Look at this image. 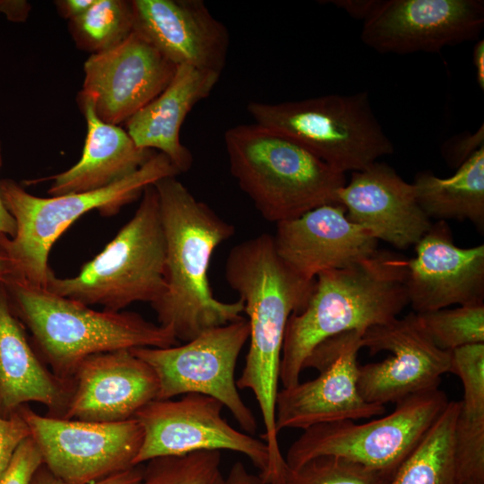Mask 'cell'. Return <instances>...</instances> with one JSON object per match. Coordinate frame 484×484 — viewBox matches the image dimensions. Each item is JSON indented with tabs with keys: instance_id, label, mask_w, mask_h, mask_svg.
Listing matches in <instances>:
<instances>
[{
	"instance_id": "obj_35",
	"label": "cell",
	"mask_w": 484,
	"mask_h": 484,
	"mask_svg": "<svg viewBox=\"0 0 484 484\" xmlns=\"http://www.w3.org/2000/svg\"><path fill=\"white\" fill-rule=\"evenodd\" d=\"M143 466L136 465L101 480L89 484H138L142 479ZM30 484H70L56 477L43 463L33 474Z\"/></svg>"
},
{
	"instance_id": "obj_19",
	"label": "cell",
	"mask_w": 484,
	"mask_h": 484,
	"mask_svg": "<svg viewBox=\"0 0 484 484\" xmlns=\"http://www.w3.org/2000/svg\"><path fill=\"white\" fill-rule=\"evenodd\" d=\"M272 238L282 263L308 281L322 272L361 262L378 250V241L350 221L340 203L324 204L277 223Z\"/></svg>"
},
{
	"instance_id": "obj_22",
	"label": "cell",
	"mask_w": 484,
	"mask_h": 484,
	"mask_svg": "<svg viewBox=\"0 0 484 484\" xmlns=\"http://www.w3.org/2000/svg\"><path fill=\"white\" fill-rule=\"evenodd\" d=\"M73 391V381L56 376L40 359L0 282V416L37 402L48 409L47 415L64 418Z\"/></svg>"
},
{
	"instance_id": "obj_29",
	"label": "cell",
	"mask_w": 484,
	"mask_h": 484,
	"mask_svg": "<svg viewBox=\"0 0 484 484\" xmlns=\"http://www.w3.org/2000/svg\"><path fill=\"white\" fill-rule=\"evenodd\" d=\"M417 315L440 350L452 351L462 346L484 343V304L446 307Z\"/></svg>"
},
{
	"instance_id": "obj_1",
	"label": "cell",
	"mask_w": 484,
	"mask_h": 484,
	"mask_svg": "<svg viewBox=\"0 0 484 484\" xmlns=\"http://www.w3.org/2000/svg\"><path fill=\"white\" fill-rule=\"evenodd\" d=\"M229 285L244 303L249 324V350L238 389L250 390L259 407L269 451L264 478L272 480L284 470L275 424V403L283 340L288 320L301 312L314 289L291 272L278 256L272 236L263 233L235 246L225 264Z\"/></svg>"
},
{
	"instance_id": "obj_11",
	"label": "cell",
	"mask_w": 484,
	"mask_h": 484,
	"mask_svg": "<svg viewBox=\"0 0 484 484\" xmlns=\"http://www.w3.org/2000/svg\"><path fill=\"white\" fill-rule=\"evenodd\" d=\"M18 411L43 464L67 483H92L135 466L143 436L135 418L104 423L43 416L29 404Z\"/></svg>"
},
{
	"instance_id": "obj_7",
	"label": "cell",
	"mask_w": 484,
	"mask_h": 484,
	"mask_svg": "<svg viewBox=\"0 0 484 484\" xmlns=\"http://www.w3.org/2000/svg\"><path fill=\"white\" fill-rule=\"evenodd\" d=\"M166 239L159 195L153 185L103 250L73 277L48 281L47 290L87 306L119 312L134 302H155L164 292Z\"/></svg>"
},
{
	"instance_id": "obj_32",
	"label": "cell",
	"mask_w": 484,
	"mask_h": 484,
	"mask_svg": "<svg viewBox=\"0 0 484 484\" xmlns=\"http://www.w3.org/2000/svg\"><path fill=\"white\" fill-rule=\"evenodd\" d=\"M450 354V373L461 379L463 387L461 411L484 416V343L462 346Z\"/></svg>"
},
{
	"instance_id": "obj_5",
	"label": "cell",
	"mask_w": 484,
	"mask_h": 484,
	"mask_svg": "<svg viewBox=\"0 0 484 484\" xmlns=\"http://www.w3.org/2000/svg\"><path fill=\"white\" fill-rule=\"evenodd\" d=\"M224 143L232 176L266 220L277 224L338 203L345 174L286 136L243 124L228 129Z\"/></svg>"
},
{
	"instance_id": "obj_25",
	"label": "cell",
	"mask_w": 484,
	"mask_h": 484,
	"mask_svg": "<svg viewBox=\"0 0 484 484\" xmlns=\"http://www.w3.org/2000/svg\"><path fill=\"white\" fill-rule=\"evenodd\" d=\"M426 215L438 220H470L484 228V146L473 152L445 178L420 171L411 183Z\"/></svg>"
},
{
	"instance_id": "obj_28",
	"label": "cell",
	"mask_w": 484,
	"mask_h": 484,
	"mask_svg": "<svg viewBox=\"0 0 484 484\" xmlns=\"http://www.w3.org/2000/svg\"><path fill=\"white\" fill-rule=\"evenodd\" d=\"M146 462L138 484H226L220 451L160 456Z\"/></svg>"
},
{
	"instance_id": "obj_24",
	"label": "cell",
	"mask_w": 484,
	"mask_h": 484,
	"mask_svg": "<svg viewBox=\"0 0 484 484\" xmlns=\"http://www.w3.org/2000/svg\"><path fill=\"white\" fill-rule=\"evenodd\" d=\"M77 101L87 124L80 160L62 173L30 181L52 180L48 190L52 196L108 186L138 170L154 155L152 150L136 146L126 130L99 119L89 100Z\"/></svg>"
},
{
	"instance_id": "obj_38",
	"label": "cell",
	"mask_w": 484,
	"mask_h": 484,
	"mask_svg": "<svg viewBox=\"0 0 484 484\" xmlns=\"http://www.w3.org/2000/svg\"><path fill=\"white\" fill-rule=\"evenodd\" d=\"M331 3L343 9L353 18L364 21L376 6L377 0H337Z\"/></svg>"
},
{
	"instance_id": "obj_33",
	"label": "cell",
	"mask_w": 484,
	"mask_h": 484,
	"mask_svg": "<svg viewBox=\"0 0 484 484\" xmlns=\"http://www.w3.org/2000/svg\"><path fill=\"white\" fill-rule=\"evenodd\" d=\"M42 463L40 452L30 436L17 448L0 477V484H30L33 474Z\"/></svg>"
},
{
	"instance_id": "obj_37",
	"label": "cell",
	"mask_w": 484,
	"mask_h": 484,
	"mask_svg": "<svg viewBox=\"0 0 484 484\" xmlns=\"http://www.w3.org/2000/svg\"><path fill=\"white\" fill-rule=\"evenodd\" d=\"M31 5L24 0H0V13L13 22H25Z\"/></svg>"
},
{
	"instance_id": "obj_17",
	"label": "cell",
	"mask_w": 484,
	"mask_h": 484,
	"mask_svg": "<svg viewBox=\"0 0 484 484\" xmlns=\"http://www.w3.org/2000/svg\"><path fill=\"white\" fill-rule=\"evenodd\" d=\"M406 261L405 289L414 313L484 304V245L459 247L445 220L432 223Z\"/></svg>"
},
{
	"instance_id": "obj_15",
	"label": "cell",
	"mask_w": 484,
	"mask_h": 484,
	"mask_svg": "<svg viewBox=\"0 0 484 484\" xmlns=\"http://www.w3.org/2000/svg\"><path fill=\"white\" fill-rule=\"evenodd\" d=\"M483 26L480 0H377L361 40L382 54L436 53L479 39Z\"/></svg>"
},
{
	"instance_id": "obj_44",
	"label": "cell",
	"mask_w": 484,
	"mask_h": 484,
	"mask_svg": "<svg viewBox=\"0 0 484 484\" xmlns=\"http://www.w3.org/2000/svg\"><path fill=\"white\" fill-rule=\"evenodd\" d=\"M466 484H480V483L470 482V483H466Z\"/></svg>"
},
{
	"instance_id": "obj_27",
	"label": "cell",
	"mask_w": 484,
	"mask_h": 484,
	"mask_svg": "<svg viewBox=\"0 0 484 484\" xmlns=\"http://www.w3.org/2000/svg\"><path fill=\"white\" fill-rule=\"evenodd\" d=\"M133 25L132 1L95 0L69 21V30L78 48L96 54L122 43L133 32Z\"/></svg>"
},
{
	"instance_id": "obj_3",
	"label": "cell",
	"mask_w": 484,
	"mask_h": 484,
	"mask_svg": "<svg viewBox=\"0 0 484 484\" xmlns=\"http://www.w3.org/2000/svg\"><path fill=\"white\" fill-rule=\"evenodd\" d=\"M406 261L399 254L377 250L361 262L315 277L306 307L287 323L279 374L283 388L299 382L307 359L326 339L398 317L409 305Z\"/></svg>"
},
{
	"instance_id": "obj_31",
	"label": "cell",
	"mask_w": 484,
	"mask_h": 484,
	"mask_svg": "<svg viewBox=\"0 0 484 484\" xmlns=\"http://www.w3.org/2000/svg\"><path fill=\"white\" fill-rule=\"evenodd\" d=\"M454 455L460 484H484V416L460 411L454 428Z\"/></svg>"
},
{
	"instance_id": "obj_6",
	"label": "cell",
	"mask_w": 484,
	"mask_h": 484,
	"mask_svg": "<svg viewBox=\"0 0 484 484\" xmlns=\"http://www.w3.org/2000/svg\"><path fill=\"white\" fill-rule=\"evenodd\" d=\"M179 174L159 152L133 174L91 192L45 198L29 194L13 179H2V200L14 219L16 232L13 238L0 234V252L12 261L18 277L46 289L55 275L48 266L50 249L75 220L93 210L103 216L115 215L140 198L148 186Z\"/></svg>"
},
{
	"instance_id": "obj_9",
	"label": "cell",
	"mask_w": 484,
	"mask_h": 484,
	"mask_svg": "<svg viewBox=\"0 0 484 484\" xmlns=\"http://www.w3.org/2000/svg\"><path fill=\"white\" fill-rule=\"evenodd\" d=\"M438 387L410 395L388 415L366 423L346 419L303 430L285 458L291 469L333 455L378 471L386 479L413 450L448 403Z\"/></svg>"
},
{
	"instance_id": "obj_20",
	"label": "cell",
	"mask_w": 484,
	"mask_h": 484,
	"mask_svg": "<svg viewBox=\"0 0 484 484\" xmlns=\"http://www.w3.org/2000/svg\"><path fill=\"white\" fill-rule=\"evenodd\" d=\"M73 391L64 419L119 422L134 418L157 399L159 383L153 369L131 350L91 355L78 366Z\"/></svg>"
},
{
	"instance_id": "obj_18",
	"label": "cell",
	"mask_w": 484,
	"mask_h": 484,
	"mask_svg": "<svg viewBox=\"0 0 484 484\" xmlns=\"http://www.w3.org/2000/svg\"><path fill=\"white\" fill-rule=\"evenodd\" d=\"M133 31L175 65L221 74L229 35L202 0H134Z\"/></svg>"
},
{
	"instance_id": "obj_42",
	"label": "cell",
	"mask_w": 484,
	"mask_h": 484,
	"mask_svg": "<svg viewBox=\"0 0 484 484\" xmlns=\"http://www.w3.org/2000/svg\"><path fill=\"white\" fill-rule=\"evenodd\" d=\"M3 163L2 146L0 142V169ZM16 232V224L13 216L5 208L0 192V234L13 238Z\"/></svg>"
},
{
	"instance_id": "obj_8",
	"label": "cell",
	"mask_w": 484,
	"mask_h": 484,
	"mask_svg": "<svg viewBox=\"0 0 484 484\" xmlns=\"http://www.w3.org/2000/svg\"><path fill=\"white\" fill-rule=\"evenodd\" d=\"M246 110L255 124L296 142L344 174L393 152L367 91L278 103L250 101Z\"/></svg>"
},
{
	"instance_id": "obj_26",
	"label": "cell",
	"mask_w": 484,
	"mask_h": 484,
	"mask_svg": "<svg viewBox=\"0 0 484 484\" xmlns=\"http://www.w3.org/2000/svg\"><path fill=\"white\" fill-rule=\"evenodd\" d=\"M460 407V401H449L383 484H460L454 455V428Z\"/></svg>"
},
{
	"instance_id": "obj_13",
	"label": "cell",
	"mask_w": 484,
	"mask_h": 484,
	"mask_svg": "<svg viewBox=\"0 0 484 484\" xmlns=\"http://www.w3.org/2000/svg\"><path fill=\"white\" fill-rule=\"evenodd\" d=\"M223 407L218 400L199 393L150 402L134 416L143 434L134 465L160 456L226 450L244 454L259 475H264L269 466L267 445L229 425L221 415Z\"/></svg>"
},
{
	"instance_id": "obj_10",
	"label": "cell",
	"mask_w": 484,
	"mask_h": 484,
	"mask_svg": "<svg viewBox=\"0 0 484 484\" xmlns=\"http://www.w3.org/2000/svg\"><path fill=\"white\" fill-rule=\"evenodd\" d=\"M248 337L249 324L242 316L207 329L182 345L131 350L155 372L158 400L187 393L212 397L229 409L243 431L253 435L257 423L235 379L237 361Z\"/></svg>"
},
{
	"instance_id": "obj_21",
	"label": "cell",
	"mask_w": 484,
	"mask_h": 484,
	"mask_svg": "<svg viewBox=\"0 0 484 484\" xmlns=\"http://www.w3.org/2000/svg\"><path fill=\"white\" fill-rule=\"evenodd\" d=\"M337 200L350 221L398 249L415 246L432 224L412 184L379 161L352 172L350 181L338 190Z\"/></svg>"
},
{
	"instance_id": "obj_12",
	"label": "cell",
	"mask_w": 484,
	"mask_h": 484,
	"mask_svg": "<svg viewBox=\"0 0 484 484\" xmlns=\"http://www.w3.org/2000/svg\"><path fill=\"white\" fill-rule=\"evenodd\" d=\"M364 331H350L326 339L311 352L305 368L318 376L278 391L275 424L305 430L339 420H356L384 415L385 406L366 402L358 390V354Z\"/></svg>"
},
{
	"instance_id": "obj_16",
	"label": "cell",
	"mask_w": 484,
	"mask_h": 484,
	"mask_svg": "<svg viewBox=\"0 0 484 484\" xmlns=\"http://www.w3.org/2000/svg\"><path fill=\"white\" fill-rule=\"evenodd\" d=\"M176 67L133 31L117 47L87 58L77 99L89 100L102 121L118 125L168 86Z\"/></svg>"
},
{
	"instance_id": "obj_14",
	"label": "cell",
	"mask_w": 484,
	"mask_h": 484,
	"mask_svg": "<svg viewBox=\"0 0 484 484\" xmlns=\"http://www.w3.org/2000/svg\"><path fill=\"white\" fill-rule=\"evenodd\" d=\"M362 348L370 354L389 351L382 361L359 366L358 390L369 403L385 406L430 389L450 372L451 354L437 348L416 313L365 330Z\"/></svg>"
},
{
	"instance_id": "obj_43",
	"label": "cell",
	"mask_w": 484,
	"mask_h": 484,
	"mask_svg": "<svg viewBox=\"0 0 484 484\" xmlns=\"http://www.w3.org/2000/svg\"><path fill=\"white\" fill-rule=\"evenodd\" d=\"M13 276L17 274L12 261L0 252V282H5Z\"/></svg>"
},
{
	"instance_id": "obj_40",
	"label": "cell",
	"mask_w": 484,
	"mask_h": 484,
	"mask_svg": "<svg viewBox=\"0 0 484 484\" xmlns=\"http://www.w3.org/2000/svg\"><path fill=\"white\" fill-rule=\"evenodd\" d=\"M226 484H266L260 475H255L249 472L245 465L240 462H235L226 478Z\"/></svg>"
},
{
	"instance_id": "obj_36",
	"label": "cell",
	"mask_w": 484,
	"mask_h": 484,
	"mask_svg": "<svg viewBox=\"0 0 484 484\" xmlns=\"http://www.w3.org/2000/svg\"><path fill=\"white\" fill-rule=\"evenodd\" d=\"M482 146H484L483 125L473 134L460 136L458 139L448 142L444 147L443 153L448 162L459 167Z\"/></svg>"
},
{
	"instance_id": "obj_4",
	"label": "cell",
	"mask_w": 484,
	"mask_h": 484,
	"mask_svg": "<svg viewBox=\"0 0 484 484\" xmlns=\"http://www.w3.org/2000/svg\"><path fill=\"white\" fill-rule=\"evenodd\" d=\"M4 283L35 350L63 380L73 381L79 364L93 354L179 344L170 330L138 313L95 310L18 276Z\"/></svg>"
},
{
	"instance_id": "obj_30",
	"label": "cell",
	"mask_w": 484,
	"mask_h": 484,
	"mask_svg": "<svg viewBox=\"0 0 484 484\" xmlns=\"http://www.w3.org/2000/svg\"><path fill=\"white\" fill-rule=\"evenodd\" d=\"M386 478L369 468L347 459L322 455L301 466H286L275 484H383Z\"/></svg>"
},
{
	"instance_id": "obj_2",
	"label": "cell",
	"mask_w": 484,
	"mask_h": 484,
	"mask_svg": "<svg viewBox=\"0 0 484 484\" xmlns=\"http://www.w3.org/2000/svg\"><path fill=\"white\" fill-rule=\"evenodd\" d=\"M154 186L166 239V288L151 306L158 324L186 342L242 317L243 301L216 299L208 280L215 248L234 235L235 227L197 200L177 177Z\"/></svg>"
},
{
	"instance_id": "obj_23",
	"label": "cell",
	"mask_w": 484,
	"mask_h": 484,
	"mask_svg": "<svg viewBox=\"0 0 484 484\" xmlns=\"http://www.w3.org/2000/svg\"><path fill=\"white\" fill-rule=\"evenodd\" d=\"M220 77L215 72L177 65L168 86L125 122L136 146L160 150L179 173L189 170L193 155L180 142V129L188 113L211 94Z\"/></svg>"
},
{
	"instance_id": "obj_34",
	"label": "cell",
	"mask_w": 484,
	"mask_h": 484,
	"mask_svg": "<svg viewBox=\"0 0 484 484\" xmlns=\"http://www.w3.org/2000/svg\"><path fill=\"white\" fill-rule=\"evenodd\" d=\"M30 436V428L19 411L7 418L0 416V477L19 445Z\"/></svg>"
},
{
	"instance_id": "obj_39",
	"label": "cell",
	"mask_w": 484,
	"mask_h": 484,
	"mask_svg": "<svg viewBox=\"0 0 484 484\" xmlns=\"http://www.w3.org/2000/svg\"><path fill=\"white\" fill-rule=\"evenodd\" d=\"M95 0H59L56 1L57 11L64 18L73 20L86 12Z\"/></svg>"
},
{
	"instance_id": "obj_41",
	"label": "cell",
	"mask_w": 484,
	"mask_h": 484,
	"mask_svg": "<svg viewBox=\"0 0 484 484\" xmlns=\"http://www.w3.org/2000/svg\"><path fill=\"white\" fill-rule=\"evenodd\" d=\"M472 63L479 88L484 90V40L479 39L473 48Z\"/></svg>"
}]
</instances>
